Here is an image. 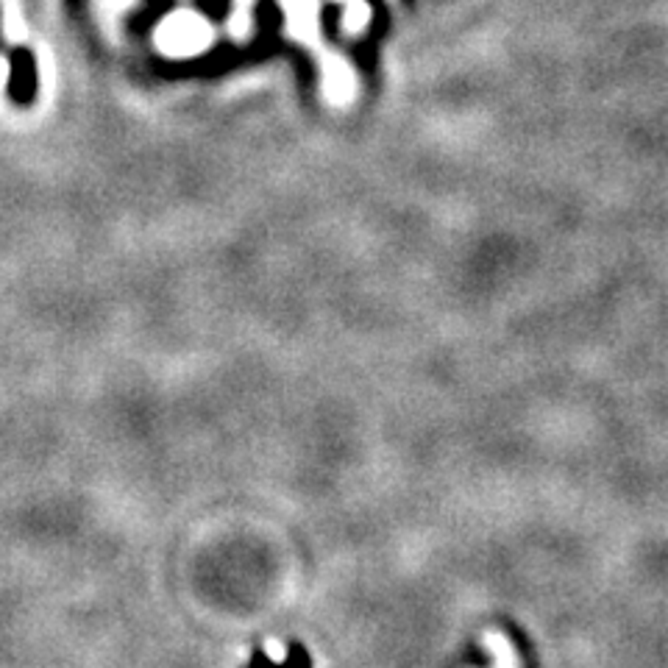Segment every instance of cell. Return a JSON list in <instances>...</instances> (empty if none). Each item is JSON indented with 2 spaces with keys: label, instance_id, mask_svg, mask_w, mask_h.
<instances>
[{
  "label": "cell",
  "instance_id": "5b68a950",
  "mask_svg": "<svg viewBox=\"0 0 668 668\" xmlns=\"http://www.w3.org/2000/svg\"><path fill=\"white\" fill-rule=\"evenodd\" d=\"M240 4H242V6H245V4H251V0H240Z\"/></svg>",
  "mask_w": 668,
  "mask_h": 668
},
{
  "label": "cell",
  "instance_id": "277c9868",
  "mask_svg": "<svg viewBox=\"0 0 668 668\" xmlns=\"http://www.w3.org/2000/svg\"><path fill=\"white\" fill-rule=\"evenodd\" d=\"M368 17H371V9H368L365 0H348V9H345V17H343L345 31H348V34H360V31L365 28V23H368Z\"/></svg>",
  "mask_w": 668,
  "mask_h": 668
},
{
  "label": "cell",
  "instance_id": "6da1fadb",
  "mask_svg": "<svg viewBox=\"0 0 668 668\" xmlns=\"http://www.w3.org/2000/svg\"><path fill=\"white\" fill-rule=\"evenodd\" d=\"M212 42V28L193 12L170 14L156 31V45L168 56H193L206 50Z\"/></svg>",
  "mask_w": 668,
  "mask_h": 668
},
{
  "label": "cell",
  "instance_id": "3957f363",
  "mask_svg": "<svg viewBox=\"0 0 668 668\" xmlns=\"http://www.w3.org/2000/svg\"><path fill=\"white\" fill-rule=\"evenodd\" d=\"M288 14V31L301 42H315L317 37V6L315 0H281Z\"/></svg>",
  "mask_w": 668,
  "mask_h": 668
},
{
  "label": "cell",
  "instance_id": "7a4b0ae2",
  "mask_svg": "<svg viewBox=\"0 0 668 668\" xmlns=\"http://www.w3.org/2000/svg\"><path fill=\"white\" fill-rule=\"evenodd\" d=\"M324 89H326L332 104H348L354 98L357 81H354L352 68H348L343 59H337V56L326 59V65H324Z\"/></svg>",
  "mask_w": 668,
  "mask_h": 668
}]
</instances>
